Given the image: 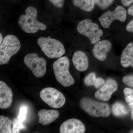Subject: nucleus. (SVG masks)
<instances>
[{
	"instance_id": "7",
	"label": "nucleus",
	"mask_w": 133,
	"mask_h": 133,
	"mask_svg": "<svg viewBox=\"0 0 133 133\" xmlns=\"http://www.w3.org/2000/svg\"><path fill=\"white\" fill-rule=\"evenodd\" d=\"M40 96L44 102L53 108L62 107L66 101L64 95L62 92L52 87L43 89L40 92Z\"/></svg>"
},
{
	"instance_id": "14",
	"label": "nucleus",
	"mask_w": 133,
	"mask_h": 133,
	"mask_svg": "<svg viewBox=\"0 0 133 133\" xmlns=\"http://www.w3.org/2000/svg\"><path fill=\"white\" fill-rule=\"evenodd\" d=\"M72 62L76 70L79 71H85L89 66L87 56L81 51H77L74 52L72 56Z\"/></svg>"
},
{
	"instance_id": "10",
	"label": "nucleus",
	"mask_w": 133,
	"mask_h": 133,
	"mask_svg": "<svg viewBox=\"0 0 133 133\" xmlns=\"http://www.w3.org/2000/svg\"><path fill=\"white\" fill-rule=\"evenodd\" d=\"M118 89L116 81L112 79H108L101 88L95 92L94 96L97 99L103 101H108L114 92Z\"/></svg>"
},
{
	"instance_id": "21",
	"label": "nucleus",
	"mask_w": 133,
	"mask_h": 133,
	"mask_svg": "<svg viewBox=\"0 0 133 133\" xmlns=\"http://www.w3.org/2000/svg\"><path fill=\"white\" fill-rule=\"evenodd\" d=\"M95 5L102 10L106 9L113 2L114 0H94Z\"/></svg>"
},
{
	"instance_id": "17",
	"label": "nucleus",
	"mask_w": 133,
	"mask_h": 133,
	"mask_svg": "<svg viewBox=\"0 0 133 133\" xmlns=\"http://www.w3.org/2000/svg\"><path fill=\"white\" fill-rule=\"evenodd\" d=\"M72 3L75 6L87 12L92 11L95 4L94 0H72Z\"/></svg>"
},
{
	"instance_id": "25",
	"label": "nucleus",
	"mask_w": 133,
	"mask_h": 133,
	"mask_svg": "<svg viewBox=\"0 0 133 133\" xmlns=\"http://www.w3.org/2000/svg\"><path fill=\"white\" fill-rule=\"evenodd\" d=\"M122 81L126 85L133 87V75L125 76Z\"/></svg>"
},
{
	"instance_id": "6",
	"label": "nucleus",
	"mask_w": 133,
	"mask_h": 133,
	"mask_svg": "<svg viewBox=\"0 0 133 133\" xmlns=\"http://www.w3.org/2000/svg\"><path fill=\"white\" fill-rule=\"evenodd\" d=\"M77 29L78 32L88 38L92 44L99 41L103 35V31L98 25L90 19H85L79 23Z\"/></svg>"
},
{
	"instance_id": "3",
	"label": "nucleus",
	"mask_w": 133,
	"mask_h": 133,
	"mask_svg": "<svg viewBox=\"0 0 133 133\" xmlns=\"http://www.w3.org/2000/svg\"><path fill=\"white\" fill-rule=\"evenodd\" d=\"M81 109L93 117H108L111 110L107 103L95 101L88 98H83L79 102Z\"/></svg>"
},
{
	"instance_id": "32",
	"label": "nucleus",
	"mask_w": 133,
	"mask_h": 133,
	"mask_svg": "<svg viewBox=\"0 0 133 133\" xmlns=\"http://www.w3.org/2000/svg\"><path fill=\"white\" fill-rule=\"evenodd\" d=\"M129 107H130L132 109H133V102L129 103Z\"/></svg>"
},
{
	"instance_id": "1",
	"label": "nucleus",
	"mask_w": 133,
	"mask_h": 133,
	"mask_svg": "<svg viewBox=\"0 0 133 133\" xmlns=\"http://www.w3.org/2000/svg\"><path fill=\"white\" fill-rule=\"evenodd\" d=\"M25 14L19 16L18 21V24L23 31L28 33H35L39 30L46 29V25L37 21V11L35 8L28 7L25 10Z\"/></svg>"
},
{
	"instance_id": "31",
	"label": "nucleus",
	"mask_w": 133,
	"mask_h": 133,
	"mask_svg": "<svg viewBox=\"0 0 133 133\" xmlns=\"http://www.w3.org/2000/svg\"><path fill=\"white\" fill-rule=\"evenodd\" d=\"M3 40V37L2 34L1 33H0V44L2 43Z\"/></svg>"
},
{
	"instance_id": "8",
	"label": "nucleus",
	"mask_w": 133,
	"mask_h": 133,
	"mask_svg": "<svg viewBox=\"0 0 133 133\" xmlns=\"http://www.w3.org/2000/svg\"><path fill=\"white\" fill-rule=\"evenodd\" d=\"M24 62L36 77H42L45 75L47 63L43 58L39 57L36 53H30L24 57Z\"/></svg>"
},
{
	"instance_id": "18",
	"label": "nucleus",
	"mask_w": 133,
	"mask_h": 133,
	"mask_svg": "<svg viewBox=\"0 0 133 133\" xmlns=\"http://www.w3.org/2000/svg\"><path fill=\"white\" fill-rule=\"evenodd\" d=\"M12 121L8 116H0V133H13L12 125Z\"/></svg>"
},
{
	"instance_id": "16",
	"label": "nucleus",
	"mask_w": 133,
	"mask_h": 133,
	"mask_svg": "<svg viewBox=\"0 0 133 133\" xmlns=\"http://www.w3.org/2000/svg\"><path fill=\"white\" fill-rule=\"evenodd\" d=\"M121 64L123 67L133 68V42L129 43L122 53Z\"/></svg>"
},
{
	"instance_id": "28",
	"label": "nucleus",
	"mask_w": 133,
	"mask_h": 133,
	"mask_svg": "<svg viewBox=\"0 0 133 133\" xmlns=\"http://www.w3.org/2000/svg\"><path fill=\"white\" fill-rule=\"evenodd\" d=\"M126 29L128 32L133 33V19L129 22L127 25Z\"/></svg>"
},
{
	"instance_id": "15",
	"label": "nucleus",
	"mask_w": 133,
	"mask_h": 133,
	"mask_svg": "<svg viewBox=\"0 0 133 133\" xmlns=\"http://www.w3.org/2000/svg\"><path fill=\"white\" fill-rule=\"evenodd\" d=\"M59 115V112L56 110L41 109L38 113V123L43 125H49L58 118Z\"/></svg>"
},
{
	"instance_id": "33",
	"label": "nucleus",
	"mask_w": 133,
	"mask_h": 133,
	"mask_svg": "<svg viewBox=\"0 0 133 133\" xmlns=\"http://www.w3.org/2000/svg\"><path fill=\"white\" fill-rule=\"evenodd\" d=\"M131 118L133 120V110L132 111V113H131Z\"/></svg>"
},
{
	"instance_id": "19",
	"label": "nucleus",
	"mask_w": 133,
	"mask_h": 133,
	"mask_svg": "<svg viewBox=\"0 0 133 133\" xmlns=\"http://www.w3.org/2000/svg\"><path fill=\"white\" fill-rule=\"evenodd\" d=\"M112 111L113 114L116 117L125 116L128 114V111L125 107L120 102L115 103L112 106Z\"/></svg>"
},
{
	"instance_id": "24",
	"label": "nucleus",
	"mask_w": 133,
	"mask_h": 133,
	"mask_svg": "<svg viewBox=\"0 0 133 133\" xmlns=\"http://www.w3.org/2000/svg\"><path fill=\"white\" fill-rule=\"evenodd\" d=\"M18 119L22 122L25 120L26 118V115L28 112V108L26 107L23 106L20 109Z\"/></svg>"
},
{
	"instance_id": "29",
	"label": "nucleus",
	"mask_w": 133,
	"mask_h": 133,
	"mask_svg": "<svg viewBox=\"0 0 133 133\" xmlns=\"http://www.w3.org/2000/svg\"><path fill=\"white\" fill-rule=\"evenodd\" d=\"M122 5L124 6L128 7L133 3V0H121Z\"/></svg>"
},
{
	"instance_id": "12",
	"label": "nucleus",
	"mask_w": 133,
	"mask_h": 133,
	"mask_svg": "<svg viewBox=\"0 0 133 133\" xmlns=\"http://www.w3.org/2000/svg\"><path fill=\"white\" fill-rule=\"evenodd\" d=\"M112 44L108 40H102L95 43L92 49V53L94 57L100 61L106 59L108 53L111 50Z\"/></svg>"
},
{
	"instance_id": "30",
	"label": "nucleus",
	"mask_w": 133,
	"mask_h": 133,
	"mask_svg": "<svg viewBox=\"0 0 133 133\" xmlns=\"http://www.w3.org/2000/svg\"><path fill=\"white\" fill-rule=\"evenodd\" d=\"M127 13L129 15L133 16V5H131L128 8Z\"/></svg>"
},
{
	"instance_id": "22",
	"label": "nucleus",
	"mask_w": 133,
	"mask_h": 133,
	"mask_svg": "<svg viewBox=\"0 0 133 133\" xmlns=\"http://www.w3.org/2000/svg\"><path fill=\"white\" fill-rule=\"evenodd\" d=\"M124 97L126 102L130 103L133 102V90L126 88L124 90Z\"/></svg>"
},
{
	"instance_id": "9",
	"label": "nucleus",
	"mask_w": 133,
	"mask_h": 133,
	"mask_svg": "<svg viewBox=\"0 0 133 133\" xmlns=\"http://www.w3.org/2000/svg\"><path fill=\"white\" fill-rule=\"evenodd\" d=\"M127 12L125 9L122 6H118L114 11L108 10L99 18V21L101 26L105 28H108L114 21L118 20L124 22L127 18Z\"/></svg>"
},
{
	"instance_id": "26",
	"label": "nucleus",
	"mask_w": 133,
	"mask_h": 133,
	"mask_svg": "<svg viewBox=\"0 0 133 133\" xmlns=\"http://www.w3.org/2000/svg\"><path fill=\"white\" fill-rule=\"evenodd\" d=\"M49 1L58 8H62L64 5V0H49Z\"/></svg>"
},
{
	"instance_id": "27",
	"label": "nucleus",
	"mask_w": 133,
	"mask_h": 133,
	"mask_svg": "<svg viewBox=\"0 0 133 133\" xmlns=\"http://www.w3.org/2000/svg\"><path fill=\"white\" fill-rule=\"evenodd\" d=\"M104 84L105 81L103 79L101 78H96L94 86L96 88H100Z\"/></svg>"
},
{
	"instance_id": "5",
	"label": "nucleus",
	"mask_w": 133,
	"mask_h": 133,
	"mask_svg": "<svg viewBox=\"0 0 133 133\" xmlns=\"http://www.w3.org/2000/svg\"><path fill=\"white\" fill-rule=\"evenodd\" d=\"M21 44L14 35L6 36L0 45V64H7L12 56L20 50Z\"/></svg>"
},
{
	"instance_id": "34",
	"label": "nucleus",
	"mask_w": 133,
	"mask_h": 133,
	"mask_svg": "<svg viewBox=\"0 0 133 133\" xmlns=\"http://www.w3.org/2000/svg\"><path fill=\"white\" fill-rule=\"evenodd\" d=\"M131 133H133V131H131Z\"/></svg>"
},
{
	"instance_id": "13",
	"label": "nucleus",
	"mask_w": 133,
	"mask_h": 133,
	"mask_svg": "<svg viewBox=\"0 0 133 133\" xmlns=\"http://www.w3.org/2000/svg\"><path fill=\"white\" fill-rule=\"evenodd\" d=\"M13 93L12 90L3 81H0V108H9L13 102Z\"/></svg>"
},
{
	"instance_id": "23",
	"label": "nucleus",
	"mask_w": 133,
	"mask_h": 133,
	"mask_svg": "<svg viewBox=\"0 0 133 133\" xmlns=\"http://www.w3.org/2000/svg\"><path fill=\"white\" fill-rule=\"evenodd\" d=\"M96 78L95 73L92 72L85 78L84 83L87 86L94 85Z\"/></svg>"
},
{
	"instance_id": "11",
	"label": "nucleus",
	"mask_w": 133,
	"mask_h": 133,
	"mask_svg": "<svg viewBox=\"0 0 133 133\" xmlns=\"http://www.w3.org/2000/svg\"><path fill=\"white\" fill-rule=\"evenodd\" d=\"M85 131L84 125L79 120L70 119L62 123L59 128L61 133H84Z\"/></svg>"
},
{
	"instance_id": "4",
	"label": "nucleus",
	"mask_w": 133,
	"mask_h": 133,
	"mask_svg": "<svg viewBox=\"0 0 133 133\" xmlns=\"http://www.w3.org/2000/svg\"><path fill=\"white\" fill-rule=\"evenodd\" d=\"M37 43L42 51L50 58H59L65 53L63 43L58 40L51 38L50 36L40 37Z\"/></svg>"
},
{
	"instance_id": "2",
	"label": "nucleus",
	"mask_w": 133,
	"mask_h": 133,
	"mask_svg": "<svg viewBox=\"0 0 133 133\" xmlns=\"http://www.w3.org/2000/svg\"><path fill=\"white\" fill-rule=\"evenodd\" d=\"M70 62L68 57H62L56 60L52 65L57 81L64 87L74 84L75 80L69 71Z\"/></svg>"
},
{
	"instance_id": "20",
	"label": "nucleus",
	"mask_w": 133,
	"mask_h": 133,
	"mask_svg": "<svg viewBox=\"0 0 133 133\" xmlns=\"http://www.w3.org/2000/svg\"><path fill=\"white\" fill-rule=\"evenodd\" d=\"M13 133H18L21 129H25L26 127L23 124V122L20 121L18 119L14 118L12 120Z\"/></svg>"
}]
</instances>
